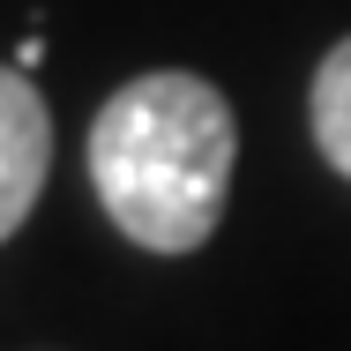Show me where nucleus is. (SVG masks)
Masks as SVG:
<instances>
[{
	"mask_svg": "<svg viewBox=\"0 0 351 351\" xmlns=\"http://www.w3.org/2000/svg\"><path fill=\"white\" fill-rule=\"evenodd\" d=\"M306 120H314V149L351 180V38H344V45H329V60L314 68Z\"/></svg>",
	"mask_w": 351,
	"mask_h": 351,
	"instance_id": "3",
	"label": "nucleus"
},
{
	"mask_svg": "<svg viewBox=\"0 0 351 351\" xmlns=\"http://www.w3.org/2000/svg\"><path fill=\"white\" fill-rule=\"evenodd\" d=\"M239 128L210 75L149 68L90 120V187L105 217L149 254H195L224 217Z\"/></svg>",
	"mask_w": 351,
	"mask_h": 351,
	"instance_id": "1",
	"label": "nucleus"
},
{
	"mask_svg": "<svg viewBox=\"0 0 351 351\" xmlns=\"http://www.w3.org/2000/svg\"><path fill=\"white\" fill-rule=\"evenodd\" d=\"M38 60H45V38H38V30H30V38H23V45H15V68H38Z\"/></svg>",
	"mask_w": 351,
	"mask_h": 351,
	"instance_id": "4",
	"label": "nucleus"
},
{
	"mask_svg": "<svg viewBox=\"0 0 351 351\" xmlns=\"http://www.w3.org/2000/svg\"><path fill=\"white\" fill-rule=\"evenodd\" d=\"M45 172H53V112L30 68H0V239H15V224L38 210Z\"/></svg>",
	"mask_w": 351,
	"mask_h": 351,
	"instance_id": "2",
	"label": "nucleus"
}]
</instances>
